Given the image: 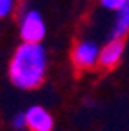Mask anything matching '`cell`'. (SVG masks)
<instances>
[{
    "mask_svg": "<svg viewBox=\"0 0 129 131\" xmlns=\"http://www.w3.org/2000/svg\"><path fill=\"white\" fill-rule=\"evenodd\" d=\"M47 71V55L40 42H24L17 47L9 62V78L18 89H37Z\"/></svg>",
    "mask_w": 129,
    "mask_h": 131,
    "instance_id": "obj_1",
    "label": "cell"
},
{
    "mask_svg": "<svg viewBox=\"0 0 129 131\" xmlns=\"http://www.w3.org/2000/svg\"><path fill=\"white\" fill-rule=\"evenodd\" d=\"M15 11V0H0V18H7Z\"/></svg>",
    "mask_w": 129,
    "mask_h": 131,
    "instance_id": "obj_7",
    "label": "cell"
},
{
    "mask_svg": "<svg viewBox=\"0 0 129 131\" xmlns=\"http://www.w3.org/2000/svg\"><path fill=\"white\" fill-rule=\"evenodd\" d=\"M11 126L15 129H26L27 127V117H26V113H17V115H15L13 120H11Z\"/></svg>",
    "mask_w": 129,
    "mask_h": 131,
    "instance_id": "obj_9",
    "label": "cell"
},
{
    "mask_svg": "<svg viewBox=\"0 0 129 131\" xmlns=\"http://www.w3.org/2000/svg\"><path fill=\"white\" fill-rule=\"evenodd\" d=\"M125 2L127 0H100V4L109 11H120L125 6Z\"/></svg>",
    "mask_w": 129,
    "mask_h": 131,
    "instance_id": "obj_8",
    "label": "cell"
},
{
    "mask_svg": "<svg viewBox=\"0 0 129 131\" xmlns=\"http://www.w3.org/2000/svg\"><path fill=\"white\" fill-rule=\"evenodd\" d=\"M27 117V129L31 131H51L55 126V120L49 111H45L42 106H31L26 111Z\"/></svg>",
    "mask_w": 129,
    "mask_h": 131,
    "instance_id": "obj_5",
    "label": "cell"
},
{
    "mask_svg": "<svg viewBox=\"0 0 129 131\" xmlns=\"http://www.w3.org/2000/svg\"><path fill=\"white\" fill-rule=\"evenodd\" d=\"M100 49L102 47H98V44L93 42V40L76 42L73 47V53H71L75 68L78 71H87V69L96 68L98 60H100Z\"/></svg>",
    "mask_w": 129,
    "mask_h": 131,
    "instance_id": "obj_2",
    "label": "cell"
},
{
    "mask_svg": "<svg viewBox=\"0 0 129 131\" xmlns=\"http://www.w3.org/2000/svg\"><path fill=\"white\" fill-rule=\"evenodd\" d=\"M122 55H124V40L122 38H113L100 49V60H98V66L104 69H113L115 66L122 60Z\"/></svg>",
    "mask_w": 129,
    "mask_h": 131,
    "instance_id": "obj_4",
    "label": "cell"
},
{
    "mask_svg": "<svg viewBox=\"0 0 129 131\" xmlns=\"http://www.w3.org/2000/svg\"><path fill=\"white\" fill-rule=\"evenodd\" d=\"M20 37L24 42H42V38L45 37V22L38 11L29 9L22 15Z\"/></svg>",
    "mask_w": 129,
    "mask_h": 131,
    "instance_id": "obj_3",
    "label": "cell"
},
{
    "mask_svg": "<svg viewBox=\"0 0 129 131\" xmlns=\"http://www.w3.org/2000/svg\"><path fill=\"white\" fill-rule=\"evenodd\" d=\"M129 31V0L125 2V6L118 11V18L113 26V38H124V35H127Z\"/></svg>",
    "mask_w": 129,
    "mask_h": 131,
    "instance_id": "obj_6",
    "label": "cell"
}]
</instances>
